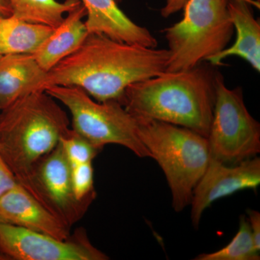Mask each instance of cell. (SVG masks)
Here are the masks:
<instances>
[{
    "instance_id": "cell-15",
    "label": "cell",
    "mask_w": 260,
    "mask_h": 260,
    "mask_svg": "<svg viewBox=\"0 0 260 260\" xmlns=\"http://www.w3.org/2000/svg\"><path fill=\"white\" fill-rule=\"evenodd\" d=\"M85 17L86 10L80 3L67 13L62 22L32 53L42 69L49 72L81 46L89 34Z\"/></svg>"
},
{
    "instance_id": "cell-12",
    "label": "cell",
    "mask_w": 260,
    "mask_h": 260,
    "mask_svg": "<svg viewBox=\"0 0 260 260\" xmlns=\"http://www.w3.org/2000/svg\"><path fill=\"white\" fill-rule=\"evenodd\" d=\"M86 10L89 34H103L118 42L156 48L158 42L148 29L134 23L115 0H79Z\"/></svg>"
},
{
    "instance_id": "cell-22",
    "label": "cell",
    "mask_w": 260,
    "mask_h": 260,
    "mask_svg": "<svg viewBox=\"0 0 260 260\" xmlns=\"http://www.w3.org/2000/svg\"><path fill=\"white\" fill-rule=\"evenodd\" d=\"M248 220L253 242L257 251H260V213L256 210H249L248 211Z\"/></svg>"
},
{
    "instance_id": "cell-25",
    "label": "cell",
    "mask_w": 260,
    "mask_h": 260,
    "mask_svg": "<svg viewBox=\"0 0 260 260\" xmlns=\"http://www.w3.org/2000/svg\"><path fill=\"white\" fill-rule=\"evenodd\" d=\"M115 1H116V3H121V2L124 1V0H115Z\"/></svg>"
},
{
    "instance_id": "cell-20",
    "label": "cell",
    "mask_w": 260,
    "mask_h": 260,
    "mask_svg": "<svg viewBox=\"0 0 260 260\" xmlns=\"http://www.w3.org/2000/svg\"><path fill=\"white\" fill-rule=\"evenodd\" d=\"M71 179L75 197L80 201L93 203L96 198L92 162L71 165Z\"/></svg>"
},
{
    "instance_id": "cell-14",
    "label": "cell",
    "mask_w": 260,
    "mask_h": 260,
    "mask_svg": "<svg viewBox=\"0 0 260 260\" xmlns=\"http://www.w3.org/2000/svg\"><path fill=\"white\" fill-rule=\"evenodd\" d=\"M47 74L31 54L0 56V110L32 92L42 90Z\"/></svg>"
},
{
    "instance_id": "cell-23",
    "label": "cell",
    "mask_w": 260,
    "mask_h": 260,
    "mask_svg": "<svg viewBox=\"0 0 260 260\" xmlns=\"http://www.w3.org/2000/svg\"><path fill=\"white\" fill-rule=\"evenodd\" d=\"M188 0H166L165 5L160 10L164 18H168L184 8Z\"/></svg>"
},
{
    "instance_id": "cell-26",
    "label": "cell",
    "mask_w": 260,
    "mask_h": 260,
    "mask_svg": "<svg viewBox=\"0 0 260 260\" xmlns=\"http://www.w3.org/2000/svg\"><path fill=\"white\" fill-rule=\"evenodd\" d=\"M256 3H259V0H255Z\"/></svg>"
},
{
    "instance_id": "cell-19",
    "label": "cell",
    "mask_w": 260,
    "mask_h": 260,
    "mask_svg": "<svg viewBox=\"0 0 260 260\" xmlns=\"http://www.w3.org/2000/svg\"><path fill=\"white\" fill-rule=\"evenodd\" d=\"M59 143L70 165L93 162L102 151V149L95 147L71 127L61 135Z\"/></svg>"
},
{
    "instance_id": "cell-27",
    "label": "cell",
    "mask_w": 260,
    "mask_h": 260,
    "mask_svg": "<svg viewBox=\"0 0 260 260\" xmlns=\"http://www.w3.org/2000/svg\"><path fill=\"white\" fill-rule=\"evenodd\" d=\"M2 55H0V56H1Z\"/></svg>"
},
{
    "instance_id": "cell-9",
    "label": "cell",
    "mask_w": 260,
    "mask_h": 260,
    "mask_svg": "<svg viewBox=\"0 0 260 260\" xmlns=\"http://www.w3.org/2000/svg\"><path fill=\"white\" fill-rule=\"evenodd\" d=\"M24 188L70 229L83 218L92 203L75 197L71 165L59 143L35 164Z\"/></svg>"
},
{
    "instance_id": "cell-16",
    "label": "cell",
    "mask_w": 260,
    "mask_h": 260,
    "mask_svg": "<svg viewBox=\"0 0 260 260\" xmlns=\"http://www.w3.org/2000/svg\"><path fill=\"white\" fill-rule=\"evenodd\" d=\"M54 28L28 23L13 15L0 18V55L32 54Z\"/></svg>"
},
{
    "instance_id": "cell-21",
    "label": "cell",
    "mask_w": 260,
    "mask_h": 260,
    "mask_svg": "<svg viewBox=\"0 0 260 260\" xmlns=\"http://www.w3.org/2000/svg\"><path fill=\"white\" fill-rule=\"evenodd\" d=\"M17 184L14 174L0 155V198Z\"/></svg>"
},
{
    "instance_id": "cell-5",
    "label": "cell",
    "mask_w": 260,
    "mask_h": 260,
    "mask_svg": "<svg viewBox=\"0 0 260 260\" xmlns=\"http://www.w3.org/2000/svg\"><path fill=\"white\" fill-rule=\"evenodd\" d=\"M229 0H188L180 21L165 29L169 57L166 72L194 68L229 45L234 28Z\"/></svg>"
},
{
    "instance_id": "cell-8",
    "label": "cell",
    "mask_w": 260,
    "mask_h": 260,
    "mask_svg": "<svg viewBox=\"0 0 260 260\" xmlns=\"http://www.w3.org/2000/svg\"><path fill=\"white\" fill-rule=\"evenodd\" d=\"M78 228L65 240L48 234L0 223V260H107Z\"/></svg>"
},
{
    "instance_id": "cell-6",
    "label": "cell",
    "mask_w": 260,
    "mask_h": 260,
    "mask_svg": "<svg viewBox=\"0 0 260 260\" xmlns=\"http://www.w3.org/2000/svg\"><path fill=\"white\" fill-rule=\"evenodd\" d=\"M45 91L69 111L72 129L97 148L119 145L140 158H152L138 136L135 118L119 101L98 102L74 86L53 85Z\"/></svg>"
},
{
    "instance_id": "cell-24",
    "label": "cell",
    "mask_w": 260,
    "mask_h": 260,
    "mask_svg": "<svg viewBox=\"0 0 260 260\" xmlns=\"http://www.w3.org/2000/svg\"><path fill=\"white\" fill-rule=\"evenodd\" d=\"M13 14L11 7L7 0H0V18L10 16Z\"/></svg>"
},
{
    "instance_id": "cell-7",
    "label": "cell",
    "mask_w": 260,
    "mask_h": 260,
    "mask_svg": "<svg viewBox=\"0 0 260 260\" xmlns=\"http://www.w3.org/2000/svg\"><path fill=\"white\" fill-rule=\"evenodd\" d=\"M210 158L235 165L260 152V125L244 104L242 88H229L215 76V101L208 137Z\"/></svg>"
},
{
    "instance_id": "cell-13",
    "label": "cell",
    "mask_w": 260,
    "mask_h": 260,
    "mask_svg": "<svg viewBox=\"0 0 260 260\" xmlns=\"http://www.w3.org/2000/svg\"><path fill=\"white\" fill-rule=\"evenodd\" d=\"M251 0H229V15L236 31L234 44L223 51L210 56L206 61L213 66L223 64L229 56L242 58L259 73L260 25L253 14Z\"/></svg>"
},
{
    "instance_id": "cell-1",
    "label": "cell",
    "mask_w": 260,
    "mask_h": 260,
    "mask_svg": "<svg viewBox=\"0 0 260 260\" xmlns=\"http://www.w3.org/2000/svg\"><path fill=\"white\" fill-rule=\"evenodd\" d=\"M168 49L118 42L89 34L76 51L47 72L42 85L83 89L98 102L120 101L131 84L165 73Z\"/></svg>"
},
{
    "instance_id": "cell-17",
    "label": "cell",
    "mask_w": 260,
    "mask_h": 260,
    "mask_svg": "<svg viewBox=\"0 0 260 260\" xmlns=\"http://www.w3.org/2000/svg\"><path fill=\"white\" fill-rule=\"evenodd\" d=\"M13 15L28 23L56 28L62 22L64 15L80 5L79 0H7Z\"/></svg>"
},
{
    "instance_id": "cell-10",
    "label": "cell",
    "mask_w": 260,
    "mask_h": 260,
    "mask_svg": "<svg viewBox=\"0 0 260 260\" xmlns=\"http://www.w3.org/2000/svg\"><path fill=\"white\" fill-rule=\"evenodd\" d=\"M260 184V159L257 157L227 165L210 158L206 170L198 181L191 198L193 226H199L202 215L214 202L243 189H256Z\"/></svg>"
},
{
    "instance_id": "cell-11",
    "label": "cell",
    "mask_w": 260,
    "mask_h": 260,
    "mask_svg": "<svg viewBox=\"0 0 260 260\" xmlns=\"http://www.w3.org/2000/svg\"><path fill=\"white\" fill-rule=\"evenodd\" d=\"M0 223L10 224L65 240L71 229L17 184L0 198Z\"/></svg>"
},
{
    "instance_id": "cell-3",
    "label": "cell",
    "mask_w": 260,
    "mask_h": 260,
    "mask_svg": "<svg viewBox=\"0 0 260 260\" xmlns=\"http://www.w3.org/2000/svg\"><path fill=\"white\" fill-rule=\"evenodd\" d=\"M70 128L60 103L45 90L32 92L0 110V155L19 184L26 186L35 164Z\"/></svg>"
},
{
    "instance_id": "cell-4",
    "label": "cell",
    "mask_w": 260,
    "mask_h": 260,
    "mask_svg": "<svg viewBox=\"0 0 260 260\" xmlns=\"http://www.w3.org/2000/svg\"><path fill=\"white\" fill-rule=\"evenodd\" d=\"M143 145L167 178L176 212L190 205L193 191L210 161L208 138L196 132L155 119L135 118Z\"/></svg>"
},
{
    "instance_id": "cell-2",
    "label": "cell",
    "mask_w": 260,
    "mask_h": 260,
    "mask_svg": "<svg viewBox=\"0 0 260 260\" xmlns=\"http://www.w3.org/2000/svg\"><path fill=\"white\" fill-rule=\"evenodd\" d=\"M217 72L198 65L165 72L129 85L119 101L134 118L183 126L208 138L213 119Z\"/></svg>"
},
{
    "instance_id": "cell-18",
    "label": "cell",
    "mask_w": 260,
    "mask_h": 260,
    "mask_svg": "<svg viewBox=\"0 0 260 260\" xmlns=\"http://www.w3.org/2000/svg\"><path fill=\"white\" fill-rule=\"evenodd\" d=\"M259 251L253 242L249 220L244 215L239 218V229L232 242L215 252L201 254L195 260H259Z\"/></svg>"
}]
</instances>
